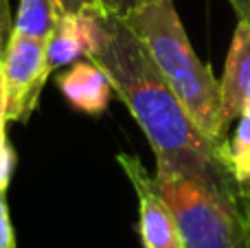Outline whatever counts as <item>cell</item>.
I'll use <instances>...</instances> for the list:
<instances>
[{
	"instance_id": "6da1fadb",
	"label": "cell",
	"mask_w": 250,
	"mask_h": 248,
	"mask_svg": "<svg viewBox=\"0 0 250 248\" xmlns=\"http://www.w3.org/2000/svg\"><path fill=\"white\" fill-rule=\"evenodd\" d=\"M88 60L110 77L114 92L145 132L156 171L189 176L217 193L242 196L226 163L224 143L211 141L195 125L123 18L101 13L99 35Z\"/></svg>"
},
{
	"instance_id": "7a4b0ae2",
	"label": "cell",
	"mask_w": 250,
	"mask_h": 248,
	"mask_svg": "<svg viewBox=\"0 0 250 248\" xmlns=\"http://www.w3.org/2000/svg\"><path fill=\"white\" fill-rule=\"evenodd\" d=\"M123 20L138 35L195 125L211 141L226 143L220 130V82L191 48L173 0H145Z\"/></svg>"
},
{
	"instance_id": "3957f363",
	"label": "cell",
	"mask_w": 250,
	"mask_h": 248,
	"mask_svg": "<svg viewBox=\"0 0 250 248\" xmlns=\"http://www.w3.org/2000/svg\"><path fill=\"white\" fill-rule=\"evenodd\" d=\"M160 193L178 220L185 248H250V202L217 193L189 176L156 171Z\"/></svg>"
},
{
	"instance_id": "277c9868",
	"label": "cell",
	"mask_w": 250,
	"mask_h": 248,
	"mask_svg": "<svg viewBox=\"0 0 250 248\" xmlns=\"http://www.w3.org/2000/svg\"><path fill=\"white\" fill-rule=\"evenodd\" d=\"M7 121L26 123L46 83V40L11 31L0 55Z\"/></svg>"
},
{
	"instance_id": "5b68a950",
	"label": "cell",
	"mask_w": 250,
	"mask_h": 248,
	"mask_svg": "<svg viewBox=\"0 0 250 248\" xmlns=\"http://www.w3.org/2000/svg\"><path fill=\"white\" fill-rule=\"evenodd\" d=\"M117 163L138 196V233L143 248H185L178 220L160 193L156 176H149L145 165L132 154H119Z\"/></svg>"
},
{
	"instance_id": "8992f818",
	"label": "cell",
	"mask_w": 250,
	"mask_h": 248,
	"mask_svg": "<svg viewBox=\"0 0 250 248\" xmlns=\"http://www.w3.org/2000/svg\"><path fill=\"white\" fill-rule=\"evenodd\" d=\"M250 110V24L239 20L220 82V130L226 139L230 123Z\"/></svg>"
},
{
	"instance_id": "52a82bcc",
	"label": "cell",
	"mask_w": 250,
	"mask_h": 248,
	"mask_svg": "<svg viewBox=\"0 0 250 248\" xmlns=\"http://www.w3.org/2000/svg\"><path fill=\"white\" fill-rule=\"evenodd\" d=\"M101 9H83L77 13H62L51 38L46 40V75L62 66H70L79 57H90L99 35Z\"/></svg>"
},
{
	"instance_id": "ba28073f",
	"label": "cell",
	"mask_w": 250,
	"mask_h": 248,
	"mask_svg": "<svg viewBox=\"0 0 250 248\" xmlns=\"http://www.w3.org/2000/svg\"><path fill=\"white\" fill-rule=\"evenodd\" d=\"M57 88L77 112L99 117L105 112L114 88L110 77L92 60L75 62L57 77Z\"/></svg>"
},
{
	"instance_id": "9c48e42d",
	"label": "cell",
	"mask_w": 250,
	"mask_h": 248,
	"mask_svg": "<svg viewBox=\"0 0 250 248\" xmlns=\"http://www.w3.org/2000/svg\"><path fill=\"white\" fill-rule=\"evenodd\" d=\"M62 13L64 11L57 0H20L11 31L29 38L48 40Z\"/></svg>"
},
{
	"instance_id": "30bf717a",
	"label": "cell",
	"mask_w": 250,
	"mask_h": 248,
	"mask_svg": "<svg viewBox=\"0 0 250 248\" xmlns=\"http://www.w3.org/2000/svg\"><path fill=\"white\" fill-rule=\"evenodd\" d=\"M229 169L239 185L250 180V110L237 119L233 139L224 143Z\"/></svg>"
},
{
	"instance_id": "8fae6325",
	"label": "cell",
	"mask_w": 250,
	"mask_h": 248,
	"mask_svg": "<svg viewBox=\"0 0 250 248\" xmlns=\"http://www.w3.org/2000/svg\"><path fill=\"white\" fill-rule=\"evenodd\" d=\"M16 169V149L11 147L4 127H0V196H4Z\"/></svg>"
},
{
	"instance_id": "7c38bea8",
	"label": "cell",
	"mask_w": 250,
	"mask_h": 248,
	"mask_svg": "<svg viewBox=\"0 0 250 248\" xmlns=\"http://www.w3.org/2000/svg\"><path fill=\"white\" fill-rule=\"evenodd\" d=\"M145 0H99V7L104 13L119 18H127L132 11H136Z\"/></svg>"
},
{
	"instance_id": "4fadbf2b",
	"label": "cell",
	"mask_w": 250,
	"mask_h": 248,
	"mask_svg": "<svg viewBox=\"0 0 250 248\" xmlns=\"http://www.w3.org/2000/svg\"><path fill=\"white\" fill-rule=\"evenodd\" d=\"M0 248H16V235H13V227L4 196H0Z\"/></svg>"
},
{
	"instance_id": "5bb4252c",
	"label": "cell",
	"mask_w": 250,
	"mask_h": 248,
	"mask_svg": "<svg viewBox=\"0 0 250 248\" xmlns=\"http://www.w3.org/2000/svg\"><path fill=\"white\" fill-rule=\"evenodd\" d=\"M13 29V18H11V9H9V0H0V55L4 51L9 35Z\"/></svg>"
},
{
	"instance_id": "9a60e30c",
	"label": "cell",
	"mask_w": 250,
	"mask_h": 248,
	"mask_svg": "<svg viewBox=\"0 0 250 248\" xmlns=\"http://www.w3.org/2000/svg\"><path fill=\"white\" fill-rule=\"evenodd\" d=\"M64 13H77L83 9H101L99 0H57Z\"/></svg>"
},
{
	"instance_id": "2e32d148",
	"label": "cell",
	"mask_w": 250,
	"mask_h": 248,
	"mask_svg": "<svg viewBox=\"0 0 250 248\" xmlns=\"http://www.w3.org/2000/svg\"><path fill=\"white\" fill-rule=\"evenodd\" d=\"M229 2H230V7L235 9L239 20L250 24V0H229Z\"/></svg>"
},
{
	"instance_id": "e0dca14e",
	"label": "cell",
	"mask_w": 250,
	"mask_h": 248,
	"mask_svg": "<svg viewBox=\"0 0 250 248\" xmlns=\"http://www.w3.org/2000/svg\"><path fill=\"white\" fill-rule=\"evenodd\" d=\"M7 125V112H4V86H2V68H0V127Z\"/></svg>"
},
{
	"instance_id": "ac0fdd59",
	"label": "cell",
	"mask_w": 250,
	"mask_h": 248,
	"mask_svg": "<svg viewBox=\"0 0 250 248\" xmlns=\"http://www.w3.org/2000/svg\"><path fill=\"white\" fill-rule=\"evenodd\" d=\"M239 189H242V196L250 202V180H248V183H242V185H239Z\"/></svg>"
}]
</instances>
